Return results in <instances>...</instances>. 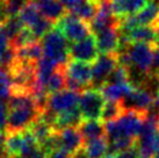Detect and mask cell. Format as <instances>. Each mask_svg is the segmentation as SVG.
Returning a JSON list of instances; mask_svg holds the SVG:
<instances>
[{"mask_svg": "<svg viewBox=\"0 0 159 158\" xmlns=\"http://www.w3.org/2000/svg\"><path fill=\"white\" fill-rule=\"evenodd\" d=\"M8 118L6 132H23L35 122L43 112L31 94H13L7 102Z\"/></svg>", "mask_w": 159, "mask_h": 158, "instance_id": "cell-1", "label": "cell"}, {"mask_svg": "<svg viewBox=\"0 0 159 158\" xmlns=\"http://www.w3.org/2000/svg\"><path fill=\"white\" fill-rule=\"evenodd\" d=\"M148 115L149 113L144 112L125 110L117 120L105 123L106 137L108 142L120 137L138 138L143 130Z\"/></svg>", "mask_w": 159, "mask_h": 158, "instance_id": "cell-2", "label": "cell"}, {"mask_svg": "<svg viewBox=\"0 0 159 158\" xmlns=\"http://www.w3.org/2000/svg\"><path fill=\"white\" fill-rule=\"evenodd\" d=\"M43 55L57 66H65L70 61V47L66 37L56 25L41 41Z\"/></svg>", "mask_w": 159, "mask_h": 158, "instance_id": "cell-3", "label": "cell"}, {"mask_svg": "<svg viewBox=\"0 0 159 158\" xmlns=\"http://www.w3.org/2000/svg\"><path fill=\"white\" fill-rule=\"evenodd\" d=\"M56 26L62 30L64 36L71 43H77L89 36L92 33L89 22L77 18L75 14L67 11V13L56 23Z\"/></svg>", "mask_w": 159, "mask_h": 158, "instance_id": "cell-4", "label": "cell"}, {"mask_svg": "<svg viewBox=\"0 0 159 158\" xmlns=\"http://www.w3.org/2000/svg\"><path fill=\"white\" fill-rule=\"evenodd\" d=\"M157 44L149 43H133L128 47L127 51L130 61V69L139 71L149 76L152 69L153 61V49Z\"/></svg>", "mask_w": 159, "mask_h": 158, "instance_id": "cell-5", "label": "cell"}, {"mask_svg": "<svg viewBox=\"0 0 159 158\" xmlns=\"http://www.w3.org/2000/svg\"><path fill=\"white\" fill-rule=\"evenodd\" d=\"M105 97L98 88H87L80 94L79 109L83 121L100 120L105 106Z\"/></svg>", "mask_w": 159, "mask_h": 158, "instance_id": "cell-6", "label": "cell"}, {"mask_svg": "<svg viewBox=\"0 0 159 158\" xmlns=\"http://www.w3.org/2000/svg\"><path fill=\"white\" fill-rule=\"evenodd\" d=\"M121 102L124 110L149 113L151 108L155 107V94H152L148 87H135Z\"/></svg>", "mask_w": 159, "mask_h": 158, "instance_id": "cell-7", "label": "cell"}, {"mask_svg": "<svg viewBox=\"0 0 159 158\" xmlns=\"http://www.w3.org/2000/svg\"><path fill=\"white\" fill-rule=\"evenodd\" d=\"M119 53L100 55L98 59L92 65L93 71V84L95 88L100 90L103 84H106L107 79L114 72L119 65Z\"/></svg>", "mask_w": 159, "mask_h": 158, "instance_id": "cell-8", "label": "cell"}, {"mask_svg": "<svg viewBox=\"0 0 159 158\" xmlns=\"http://www.w3.org/2000/svg\"><path fill=\"white\" fill-rule=\"evenodd\" d=\"M80 94L70 90H63L61 92L49 94L47 110L55 115L64 113L79 106Z\"/></svg>", "mask_w": 159, "mask_h": 158, "instance_id": "cell-9", "label": "cell"}, {"mask_svg": "<svg viewBox=\"0 0 159 158\" xmlns=\"http://www.w3.org/2000/svg\"><path fill=\"white\" fill-rule=\"evenodd\" d=\"M97 37L94 34H91L83 41L77 43H72L70 47L71 59L86 62V63H94L99 57Z\"/></svg>", "mask_w": 159, "mask_h": 158, "instance_id": "cell-10", "label": "cell"}, {"mask_svg": "<svg viewBox=\"0 0 159 158\" xmlns=\"http://www.w3.org/2000/svg\"><path fill=\"white\" fill-rule=\"evenodd\" d=\"M95 37H97L98 50L101 55L119 53L120 43H121L119 22L99 31L98 34H95Z\"/></svg>", "mask_w": 159, "mask_h": 158, "instance_id": "cell-11", "label": "cell"}, {"mask_svg": "<svg viewBox=\"0 0 159 158\" xmlns=\"http://www.w3.org/2000/svg\"><path fill=\"white\" fill-rule=\"evenodd\" d=\"M57 142L58 150H62L71 156L83 149L85 145V140L81 136L78 127L66 128L57 132Z\"/></svg>", "mask_w": 159, "mask_h": 158, "instance_id": "cell-12", "label": "cell"}, {"mask_svg": "<svg viewBox=\"0 0 159 158\" xmlns=\"http://www.w3.org/2000/svg\"><path fill=\"white\" fill-rule=\"evenodd\" d=\"M65 73L66 77L79 83L86 90L93 84V71L89 63L70 59L65 65Z\"/></svg>", "mask_w": 159, "mask_h": 158, "instance_id": "cell-13", "label": "cell"}, {"mask_svg": "<svg viewBox=\"0 0 159 158\" xmlns=\"http://www.w3.org/2000/svg\"><path fill=\"white\" fill-rule=\"evenodd\" d=\"M149 1L150 0H111L113 13L117 20L141 12Z\"/></svg>", "mask_w": 159, "mask_h": 158, "instance_id": "cell-14", "label": "cell"}, {"mask_svg": "<svg viewBox=\"0 0 159 158\" xmlns=\"http://www.w3.org/2000/svg\"><path fill=\"white\" fill-rule=\"evenodd\" d=\"M41 14L55 25L67 13V9L59 0H34Z\"/></svg>", "mask_w": 159, "mask_h": 158, "instance_id": "cell-15", "label": "cell"}, {"mask_svg": "<svg viewBox=\"0 0 159 158\" xmlns=\"http://www.w3.org/2000/svg\"><path fill=\"white\" fill-rule=\"evenodd\" d=\"M83 122V116L80 113L79 106L75 107L70 110H66L64 113L56 115L55 122H53V128L59 132L66 128H73L78 127L80 123Z\"/></svg>", "mask_w": 159, "mask_h": 158, "instance_id": "cell-16", "label": "cell"}, {"mask_svg": "<svg viewBox=\"0 0 159 158\" xmlns=\"http://www.w3.org/2000/svg\"><path fill=\"white\" fill-rule=\"evenodd\" d=\"M80 134L85 140V143L89 141L106 137V129H105V123L100 120H89V121H83L78 126Z\"/></svg>", "mask_w": 159, "mask_h": 158, "instance_id": "cell-17", "label": "cell"}, {"mask_svg": "<svg viewBox=\"0 0 159 158\" xmlns=\"http://www.w3.org/2000/svg\"><path fill=\"white\" fill-rule=\"evenodd\" d=\"M135 86L131 83L127 84H103L100 88L107 101H122L125 95L133 91Z\"/></svg>", "mask_w": 159, "mask_h": 158, "instance_id": "cell-18", "label": "cell"}, {"mask_svg": "<svg viewBox=\"0 0 159 158\" xmlns=\"http://www.w3.org/2000/svg\"><path fill=\"white\" fill-rule=\"evenodd\" d=\"M29 129L33 132V135L36 138V141H37V143H39L40 146L45 144L56 134V132H57L53 128L52 124L47 122L42 116H40V118H37L35 122L29 127Z\"/></svg>", "mask_w": 159, "mask_h": 158, "instance_id": "cell-19", "label": "cell"}, {"mask_svg": "<svg viewBox=\"0 0 159 158\" xmlns=\"http://www.w3.org/2000/svg\"><path fill=\"white\" fill-rule=\"evenodd\" d=\"M109 148V142L107 137L89 141L84 145V149L89 158H103L107 155Z\"/></svg>", "mask_w": 159, "mask_h": 158, "instance_id": "cell-20", "label": "cell"}, {"mask_svg": "<svg viewBox=\"0 0 159 158\" xmlns=\"http://www.w3.org/2000/svg\"><path fill=\"white\" fill-rule=\"evenodd\" d=\"M19 16L22 20L25 27L31 28V27L35 26L36 23L42 19V14L39 11V8H37L35 1L34 0H29V2L20 12Z\"/></svg>", "mask_w": 159, "mask_h": 158, "instance_id": "cell-21", "label": "cell"}, {"mask_svg": "<svg viewBox=\"0 0 159 158\" xmlns=\"http://www.w3.org/2000/svg\"><path fill=\"white\" fill-rule=\"evenodd\" d=\"M66 87V73H65V66H57L56 71L53 72L51 78L49 79L47 84V92L49 94L61 92Z\"/></svg>", "mask_w": 159, "mask_h": 158, "instance_id": "cell-22", "label": "cell"}, {"mask_svg": "<svg viewBox=\"0 0 159 158\" xmlns=\"http://www.w3.org/2000/svg\"><path fill=\"white\" fill-rule=\"evenodd\" d=\"M125 110H124L121 101H107L103 106L100 121H102L103 123L115 121L123 114Z\"/></svg>", "mask_w": 159, "mask_h": 158, "instance_id": "cell-23", "label": "cell"}, {"mask_svg": "<svg viewBox=\"0 0 159 158\" xmlns=\"http://www.w3.org/2000/svg\"><path fill=\"white\" fill-rule=\"evenodd\" d=\"M23 28H25V25H23L22 20L20 19L19 15L9 18L8 20L2 25V31H4L5 35L7 36V39L9 40V42H11L12 40L15 39V37L21 33V30H22Z\"/></svg>", "mask_w": 159, "mask_h": 158, "instance_id": "cell-24", "label": "cell"}, {"mask_svg": "<svg viewBox=\"0 0 159 158\" xmlns=\"http://www.w3.org/2000/svg\"><path fill=\"white\" fill-rule=\"evenodd\" d=\"M138 138H131V137H120L114 141L109 142V154H119L124 150H128L137 145Z\"/></svg>", "mask_w": 159, "mask_h": 158, "instance_id": "cell-25", "label": "cell"}, {"mask_svg": "<svg viewBox=\"0 0 159 158\" xmlns=\"http://www.w3.org/2000/svg\"><path fill=\"white\" fill-rule=\"evenodd\" d=\"M11 87H12V79L9 77L8 72L0 67V100L9 99Z\"/></svg>", "mask_w": 159, "mask_h": 158, "instance_id": "cell-26", "label": "cell"}, {"mask_svg": "<svg viewBox=\"0 0 159 158\" xmlns=\"http://www.w3.org/2000/svg\"><path fill=\"white\" fill-rule=\"evenodd\" d=\"M7 118H8V107L2 100H0V132H6L7 126Z\"/></svg>", "mask_w": 159, "mask_h": 158, "instance_id": "cell-27", "label": "cell"}, {"mask_svg": "<svg viewBox=\"0 0 159 158\" xmlns=\"http://www.w3.org/2000/svg\"><path fill=\"white\" fill-rule=\"evenodd\" d=\"M9 49V40L7 39V36L4 34V31H0V65L4 61V57L7 50Z\"/></svg>", "mask_w": 159, "mask_h": 158, "instance_id": "cell-28", "label": "cell"}, {"mask_svg": "<svg viewBox=\"0 0 159 158\" xmlns=\"http://www.w3.org/2000/svg\"><path fill=\"white\" fill-rule=\"evenodd\" d=\"M115 158H141V154H139V150L137 148V145H135L128 150L115 154Z\"/></svg>", "mask_w": 159, "mask_h": 158, "instance_id": "cell-29", "label": "cell"}, {"mask_svg": "<svg viewBox=\"0 0 159 158\" xmlns=\"http://www.w3.org/2000/svg\"><path fill=\"white\" fill-rule=\"evenodd\" d=\"M150 75H159V47L156 45L153 49V61Z\"/></svg>", "mask_w": 159, "mask_h": 158, "instance_id": "cell-30", "label": "cell"}, {"mask_svg": "<svg viewBox=\"0 0 159 158\" xmlns=\"http://www.w3.org/2000/svg\"><path fill=\"white\" fill-rule=\"evenodd\" d=\"M59 1L62 2L63 6H64L67 11H71L72 8H75V6H78L83 0H59Z\"/></svg>", "mask_w": 159, "mask_h": 158, "instance_id": "cell-31", "label": "cell"}, {"mask_svg": "<svg viewBox=\"0 0 159 158\" xmlns=\"http://www.w3.org/2000/svg\"><path fill=\"white\" fill-rule=\"evenodd\" d=\"M47 158H72V156L62 151V150H56L51 154L47 155Z\"/></svg>", "mask_w": 159, "mask_h": 158, "instance_id": "cell-32", "label": "cell"}, {"mask_svg": "<svg viewBox=\"0 0 159 158\" xmlns=\"http://www.w3.org/2000/svg\"><path fill=\"white\" fill-rule=\"evenodd\" d=\"M0 158H7L5 152V138L1 132H0Z\"/></svg>", "mask_w": 159, "mask_h": 158, "instance_id": "cell-33", "label": "cell"}, {"mask_svg": "<svg viewBox=\"0 0 159 158\" xmlns=\"http://www.w3.org/2000/svg\"><path fill=\"white\" fill-rule=\"evenodd\" d=\"M72 158H89V157L87 156V154H86L85 149L83 148V149H80L79 151H77L75 154L72 155Z\"/></svg>", "mask_w": 159, "mask_h": 158, "instance_id": "cell-34", "label": "cell"}, {"mask_svg": "<svg viewBox=\"0 0 159 158\" xmlns=\"http://www.w3.org/2000/svg\"><path fill=\"white\" fill-rule=\"evenodd\" d=\"M155 107L159 109V88L155 92Z\"/></svg>", "mask_w": 159, "mask_h": 158, "instance_id": "cell-35", "label": "cell"}, {"mask_svg": "<svg viewBox=\"0 0 159 158\" xmlns=\"http://www.w3.org/2000/svg\"><path fill=\"white\" fill-rule=\"evenodd\" d=\"M153 27L156 28V31H157V41H156V44L159 47V20L153 25Z\"/></svg>", "mask_w": 159, "mask_h": 158, "instance_id": "cell-36", "label": "cell"}, {"mask_svg": "<svg viewBox=\"0 0 159 158\" xmlns=\"http://www.w3.org/2000/svg\"><path fill=\"white\" fill-rule=\"evenodd\" d=\"M152 158H159V138H158V143H157V148H156V151Z\"/></svg>", "mask_w": 159, "mask_h": 158, "instance_id": "cell-37", "label": "cell"}]
</instances>
